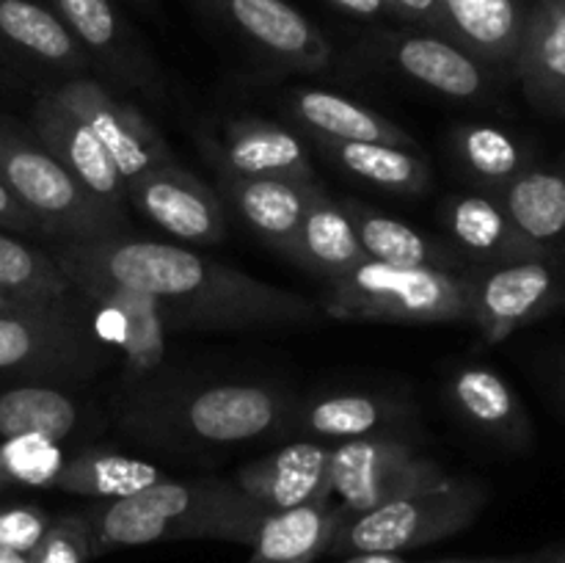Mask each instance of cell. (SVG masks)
Listing matches in <instances>:
<instances>
[{
    "instance_id": "f6af8a7d",
    "label": "cell",
    "mask_w": 565,
    "mask_h": 563,
    "mask_svg": "<svg viewBox=\"0 0 565 563\" xmlns=\"http://www.w3.org/2000/svg\"><path fill=\"white\" fill-rule=\"evenodd\" d=\"M0 563H31V555H25V552L3 550V546H0Z\"/></svg>"
},
{
    "instance_id": "d6986e66",
    "label": "cell",
    "mask_w": 565,
    "mask_h": 563,
    "mask_svg": "<svg viewBox=\"0 0 565 563\" xmlns=\"http://www.w3.org/2000/svg\"><path fill=\"white\" fill-rule=\"evenodd\" d=\"M210 149L221 174L320 182L303 136L265 116H232Z\"/></svg>"
},
{
    "instance_id": "6da1fadb",
    "label": "cell",
    "mask_w": 565,
    "mask_h": 563,
    "mask_svg": "<svg viewBox=\"0 0 565 563\" xmlns=\"http://www.w3.org/2000/svg\"><path fill=\"white\" fill-rule=\"evenodd\" d=\"M70 282L97 279L136 287L160 304L169 331L309 329L326 318L318 301L248 276L171 243L127 232L66 241L53 252Z\"/></svg>"
},
{
    "instance_id": "1f68e13d",
    "label": "cell",
    "mask_w": 565,
    "mask_h": 563,
    "mask_svg": "<svg viewBox=\"0 0 565 563\" xmlns=\"http://www.w3.org/2000/svg\"><path fill=\"white\" fill-rule=\"evenodd\" d=\"M309 141L342 174L392 193V196H423L434 180V171H430L428 160L417 152V147L375 141H329V138H309Z\"/></svg>"
},
{
    "instance_id": "2e32d148",
    "label": "cell",
    "mask_w": 565,
    "mask_h": 563,
    "mask_svg": "<svg viewBox=\"0 0 565 563\" xmlns=\"http://www.w3.org/2000/svg\"><path fill=\"white\" fill-rule=\"evenodd\" d=\"M92 75L86 53L42 0H0V77H50V86Z\"/></svg>"
},
{
    "instance_id": "4316f807",
    "label": "cell",
    "mask_w": 565,
    "mask_h": 563,
    "mask_svg": "<svg viewBox=\"0 0 565 563\" xmlns=\"http://www.w3.org/2000/svg\"><path fill=\"white\" fill-rule=\"evenodd\" d=\"M348 219L353 221L364 254L375 263L395 265V268H436L452 274H469V263L439 235L392 219L379 208H370L359 199H340Z\"/></svg>"
},
{
    "instance_id": "ac0fdd59",
    "label": "cell",
    "mask_w": 565,
    "mask_h": 563,
    "mask_svg": "<svg viewBox=\"0 0 565 563\" xmlns=\"http://www.w3.org/2000/svg\"><path fill=\"white\" fill-rule=\"evenodd\" d=\"M28 130L92 196H97L116 215L127 219V204H130L127 188L110 155L105 152L103 141L50 88H44L33 103Z\"/></svg>"
},
{
    "instance_id": "ab89813d",
    "label": "cell",
    "mask_w": 565,
    "mask_h": 563,
    "mask_svg": "<svg viewBox=\"0 0 565 563\" xmlns=\"http://www.w3.org/2000/svg\"><path fill=\"white\" fill-rule=\"evenodd\" d=\"M326 3L340 11V14L362 22H379L384 17H392L390 0H326Z\"/></svg>"
},
{
    "instance_id": "5bb4252c",
    "label": "cell",
    "mask_w": 565,
    "mask_h": 563,
    "mask_svg": "<svg viewBox=\"0 0 565 563\" xmlns=\"http://www.w3.org/2000/svg\"><path fill=\"white\" fill-rule=\"evenodd\" d=\"M72 287L81 301L97 309L99 340L121 357V384H141L163 370L169 326L152 296L97 279H77Z\"/></svg>"
},
{
    "instance_id": "d590c367",
    "label": "cell",
    "mask_w": 565,
    "mask_h": 563,
    "mask_svg": "<svg viewBox=\"0 0 565 563\" xmlns=\"http://www.w3.org/2000/svg\"><path fill=\"white\" fill-rule=\"evenodd\" d=\"M92 528L86 511L53 517L47 533L31 552V563H92Z\"/></svg>"
},
{
    "instance_id": "3957f363",
    "label": "cell",
    "mask_w": 565,
    "mask_h": 563,
    "mask_svg": "<svg viewBox=\"0 0 565 563\" xmlns=\"http://www.w3.org/2000/svg\"><path fill=\"white\" fill-rule=\"evenodd\" d=\"M265 513V508L237 489L235 480L215 475L160 478L136 495L97 500L86 508L94 557L191 539L252 546Z\"/></svg>"
},
{
    "instance_id": "83f0119b",
    "label": "cell",
    "mask_w": 565,
    "mask_h": 563,
    "mask_svg": "<svg viewBox=\"0 0 565 563\" xmlns=\"http://www.w3.org/2000/svg\"><path fill=\"white\" fill-rule=\"evenodd\" d=\"M287 259L307 274L318 276L320 282L334 279V276L370 259L359 243L345 208H342L340 199L326 191L323 182H318L309 193L307 210H303L296 243H292V252Z\"/></svg>"
},
{
    "instance_id": "f546056e",
    "label": "cell",
    "mask_w": 565,
    "mask_h": 563,
    "mask_svg": "<svg viewBox=\"0 0 565 563\" xmlns=\"http://www.w3.org/2000/svg\"><path fill=\"white\" fill-rule=\"evenodd\" d=\"M97 414L66 386L22 384L0 392V436L3 439H44L61 445L77 439Z\"/></svg>"
},
{
    "instance_id": "7dc6e473",
    "label": "cell",
    "mask_w": 565,
    "mask_h": 563,
    "mask_svg": "<svg viewBox=\"0 0 565 563\" xmlns=\"http://www.w3.org/2000/svg\"><path fill=\"white\" fill-rule=\"evenodd\" d=\"M127 3H132V6H136V9L152 11L154 6H158V0H127Z\"/></svg>"
},
{
    "instance_id": "ee69618b",
    "label": "cell",
    "mask_w": 565,
    "mask_h": 563,
    "mask_svg": "<svg viewBox=\"0 0 565 563\" xmlns=\"http://www.w3.org/2000/svg\"><path fill=\"white\" fill-rule=\"evenodd\" d=\"M530 563H565V546H555V550L530 555Z\"/></svg>"
},
{
    "instance_id": "cb8c5ba5",
    "label": "cell",
    "mask_w": 565,
    "mask_h": 563,
    "mask_svg": "<svg viewBox=\"0 0 565 563\" xmlns=\"http://www.w3.org/2000/svg\"><path fill=\"white\" fill-rule=\"evenodd\" d=\"M285 110L298 125L301 136L329 138V141H375L397 144V147H417L412 132L403 130L397 121L345 94L329 88L298 86L285 97Z\"/></svg>"
},
{
    "instance_id": "b9f144b4",
    "label": "cell",
    "mask_w": 565,
    "mask_h": 563,
    "mask_svg": "<svg viewBox=\"0 0 565 563\" xmlns=\"http://www.w3.org/2000/svg\"><path fill=\"white\" fill-rule=\"evenodd\" d=\"M342 563H412V561L395 555V552H356V555H345V561Z\"/></svg>"
},
{
    "instance_id": "4dcf8cb0",
    "label": "cell",
    "mask_w": 565,
    "mask_h": 563,
    "mask_svg": "<svg viewBox=\"0 0 565 563\" xmlns=\"http://www.w3.org/2000/svg\"><path fill=\"white\" fill-rule=\"evenodd\" d=\"M345 517V508L334 497L265 513L246 563H315L329 555Z\"/></svg>"
},
{
    "instance_id": "d4e9b609",
    "label": "cell",
    "mask_w": 565,
    "mask_h": 563,
    "mask_svg": "<svg viewBox=\"0 0 565 563\" xmlns=\"http://www.w3.org/2000/svg\"><path fill=\"white\" fill-rule=\"evenodd\" d=\"M527 6V0H441V33L497 75H513Z\"/></svg>"
},
{
    "instance_id": "8992f818",
    "label": "cell",
    "mask_w": 565,
    "mask_h": 563,
    "mask_svg": "<svg viewBox=\"0 0 565 563\" xmlns=\"http://www.w3.org/2000/svg\"><path fill=\"white\" fill-rule=\"evenodd\" d=\"M486 502H489V486L483 480L447 475L430 489L412 491L379 508L342 519L329 555H356V552L401 555L417 546H428L472 528Z\"/></svg>"
},
{
    "instance_id": "836d02e7",
    "label": "cell",
    "mask_w": 565,
    "mask_h": 563,
    "mask_svg": "<svg viewBox=\"0 0 565 563\" xmlns=\"http://www.w3.org/2000/svg\"><path fill=\"white\" fill-rule=\"evenodd\" d=\"M166 478L152 461L108 447H81L55 469L47 489L64 495L88 497V500H121Z\"/></svg>"
},
{
    "instance_id": "5b68a950",
    "label": "cell",
    "mask_w": 565,
    "mask_h": 563,
    "mask_svg": "<svg viewBox=\"0 0 565 563\" xmlns=\"http://www.w3.org/2000/svg\"><path fill=\"white\" fill-rule=\"evenodd\" d=\"M0 182L36 219L44 237L66 243L127 232L125 215L92 196L28 127L9 116H0Z\"/></svg>"
},
{
    "instance_id": "f1b7e54d",
    "label": "cell",
    "mask_w": 565,
    "mask_h": 563,
    "mask_svg": "<svg viewBox=\"0 0 565 563\" xmlns=\"http://www.w3.org/2000/svg\"><path fill=\"white\" fill-rule=\"evenodd\" d=\"M500 202L541 254L565 265V149L502 188Z\"/></svg>"
},
{
    "instance_id": "4fadbf2b",
    "label": "cell",
    "mask_w": 565,
    "mask_h": 563,
    "mask_svg": "<svg viewBox=\"0 0 565 563\" xmlns=\"http://www.w3.org/2000/svg\"><path fill=\"white\" fill-rule=\"evenodd\" d=\"M50 92L92 127L114 160L125 188L147 171L177 160L169 141L141 114V108L119 97V92L105 86L97 75L70 77L50 86Z\"/></svg>"
},
{
    "instance_id": "bcb514c9",
    "label": "cell",
    "mask_w": 565,
    "mask_h": 563,
    "mask_svg": "<svg viewBox=\"0 0 565 563\" xmlns=\"http://www.w3.org/2000/svg\"><path fill=\"white\" fill-rule=\"evenodd\" d=\"M11 486V478H9V469H6V461H3V453H0V489H9Z\"/></svg>"
},
{
    "instance_id": "e575fe53",
    "label": "cell",
    "mask_w": 565,
    "mask_h": 563,
    "mask_svg": "<svg viewBox=\"0 0 565 563\" xmlns=\"http://www.w3.org/2000/svg\"><path fill=\"white\" fill-rule=\"evenodd\" d=\"M0 287L42 304H72L77 293L53 254L0 230Z\"/></svg>"
},
{
    "instance_id": "e0dca14e",
    "label": "cell",
    "mask_w": 565,
    "mask_h": 563,
    "mask_svg": "<svg viewBox=\"0 0 565 563\" xmlns=\"http://www.w3.org/2000/svg\"><path fill=\"white\" fill-rule=\"evenodd\" d=\"M127 199L143 219L182 243L213 246L226 237V202L180 160L130 182Z\"/></svg>"
},
{
    "instance_id": "8d00e7d4",
    "label": "cell",
    "mask_w": 565,
    "mask_h": 563,
    "mask_svg": "<svg viewBox=\"0 0 565 563\" xmlns=\"http://www.w3.org/2000/svg\"><path fill=\"white\" fill-rule=\"evenodd\" d=\"M50 522L53 517L36 502H0V546L31 555Z\"/></svg>"
},
{
    "instance_id": "7402d4cb",
    "label": "cell",
    "mask_w": 565,
    "mask_h": 563,
    "mask_svg": "<svg viewBox=\"0 0 565 563\" xmlns=\"http://www.w3.org/2000/svg\"><path fill=\"white\" fill-rule=\"evenodd\" d=\"M445 395L458 419L475 434L508 450H524L533 442V425L522 397L511 381L489 364H463L452 370Z\"/></svg>"
},
{
    "instance_id": "d6a6232c",
    "label": "cell",
    "mask_w": 565,
    "mask_h": 563,
    "mask_svg": "<svg viewBox=\"0 0 565 563\" xmlns=\"http://www.w3.org/2000/svg\"><path fill=\"white\" fill-rule=\"evenodd\" d=\"M450 155L475 191L500 193L539 163L527 138L491 121H467L450 130Z\"/></svg>"
},
{
    "instance_id": "f35d334b",
    "label": "cell",
    "mask_w": 565,
    "mask_h": 563,
    "mask_svg": "<svg viewBox=\"0 0 565 563\" xmlns=\"http://www.w3.org/2000/svg\"><path fill=\"white\" fill-rule=\"evenodd\" d=\"M0 230L14 232V235H42V226L36 224V219L11 196L3 182H0Z\"/></svg>"
},
{
    "instance_id": "74e56055",
    "label": "cell",
    "mask_w": 565,
    "mask_h": 563,
    "mask_svg": "<svg viewBox=\"0 0 565 563\" xmlns=\"http://www.w3.org/2000/svg\"><path fill=\"white\" fill-rule=\"evenodd\" d=\"M390 11L403 25L441 33V0H390Z\"/></svg>"
},
{
    "instance_id": "44dd1931",
    "label": "cell",
    "mask_w": 565,
    "mask_h": 563,
    "mask_svg": "<svg viewBox=\"0 0 565 563\" xmlns=\"http://www.w3.org/2000/svg\"><path fill=\"white\" fill-rule=\"evenodd\" d=\"M439 219L445 226V241L467 259L472 270L511 259L544 257L497 193H452L441 204Z\"/></svg>"
},
{
    "instance_id": "9a60e30c",
    "label": "cell",
    "mask_w": 565,
    "mask_h": 563,
    "mask_svg": "<svg viewBox=\"0 0 565 563\" xmlns=\"http://www.w3.org/2000/svg\"><path fill=\"white\" fill-rule=\"evenodd\" d=\"M419 408L403 392L340 390L298 395L290 436L337 445L364 436H417Z\"/></svg>"
},
{
    "instance_id": "8fae6325",
    "label": "cell",
    "mask_w": 565,
    "mask_h": 563,
    "mask_svg": "<svg viewBox=\"0 0 565 563\" xmlns=\"http://www.w3.org/2000/svg\"><path fill=\"white\" fill-rule=\"evenodd\" d=\"M61 17L97 75L114 92L166 97L163 72L116 0H44Z\"/></svg>"
},
{
    "instance_id": "7a4b0ae2",
    "label": "cell",
    "mask_w": 565,
    "mask_h": 563,
    "mask_svg": "<svg viewBox=\"0 0 565 563\" xmlns=\"http://www.w3.org/2000/svg\"><path fill=\"white\" fill-rule=\"evenodd\" d=\"M298 392L281 381H177L160 370L121 390L114 419L138 447L163 456H196L290 436Z\"/></svg>"
},
{
    "instance_id": "7bdbcfd3",
    "label": "cell",
    "mask_w": 565,
    "mask_h": 563,
    "mask_svg": "<svg viewBox=\"0 0 565 563\" xmlns=\"http://www.w3.org/2000/svg\"><path fill=\"white\" fill-rule=\"evenodd\" d=\"M434 563H530V555H505V557H450V561Z\"/></svg>"
},
{
    "instance_id": "484cf974",
    "label": "cell",
    "mask_w": 565,
    "mask_h": 563,
    "mask_svg": "<svg viewBox=\"0 0 565 563\" xmlns=\"http://www.w3.org/2000/svg\"><path fill=\"white\" fill-rule=\"evenodd\" d=\"M218 174V193L243 224L276 254L290 257L296 243L298 224L307 210L309 193L318 182L265 180V177H232Z\"/></svg>"
},
{
    "instance_id": "52a82bcc",
    "label": "cell",
    "mask_w": 565,
    "mask_h": 563,
    "mask_svg": "<svg viewBox=\"0 0 565 563\" xmlns=\"http://www.w3.org/2000/svg\"><path fill=\"white\" fill-rule=\"evenodd\" d=\"M77 304L0 318V373L28 384L75 386L108 370L116 353L88 329Z\"/></svg>"
},
{
    "instance_id": "60d3db41",
    "label": "cell",
    "mask_w": 565,
    "mask_h": 563,
    "mask_svg": "<svg viewBox=\"0 0 565 563\" xmlns=\"http://www.w3.org/2000/svg\"><path fill=\"white\" fill-rule=\"evenodd\" d=\"M81 301V296H77ZM72 301V304H77ZM53 307H70V304H42V301H31L25 296H17V293L6 290L0 287V318H11V315H33V312H44V309Z\"/></svg>"
},
{
    "instance_id": "277c9868",
    "label": "cell",
    "mask_w": 565,
    "mask_h": 563,
    "mask_svg": "<svg viewBox=\"0 0 565 563\" xmlns=\"http://www.w3.org/2000/svg\"><path fill=\"white\" fill-rule=\"evenodd\" d=\"M318 304L326 318L353 323L472 326V279L452 270L395 268L364 259L326 279Z\"/></svg>"
},
{
    "instance_id": "9c48e42d",
    "label": "cell",
    "mask_w": 565,
    "mask_h": 563,
    "mask_svg": "<svg viewBox=\"0 0 565 563\" xmlns=\"http://www.w3.org/2000/svg\"><path fill=\"white\" fill-rule=\"evenodd\" d=\"M447 475L436 458L417 450V439L364 436L331 445V497L348 517L430 489Z\"/></svg>"
},
{
    "instance_id": "7c38bea8",
    "label": "cell",
    "mask_w": 565,
    "mask_h": 563,
    "mask_svg": "<svg viewBox=\"0 0 565 563\" xmlns=\"http://www.w3.org/2000/svg\"><path fill=\"white\" fill-rule=\"evenodd\" d=\"M472 326L486 346L565 307V265L550 257H524L469 270Z\"/></svg>"
},
{
    "instance_id": "30bf717a",
    "label": "cell",
    "mask_w": 565,
    "mask_h": 563,
    "mask_svg": "<svg viewBox=\"0 0 565 563\" xmlns=\"http://www.w3.org/2000/svg\"><path fill=\"white\" fill-rule=\"evenodd\" d=\"M259 64L281 75L329 70L334 47L303 11L287 0H199Z\"/></svg>"
},
{
    "instance_id": "ffe728a7",
    "label": "cell",
    "mask_w": 565,
    "mask_h": 563,
    "mask_svg": "<svg viewBox=\"0 0 565 563\" xmlns=\"http://www.w3.org/2000/svg\"><path fill=\"white\" fill-rule=\"evenodd\" d=\"M235 486L265 511L309 506L331 497V445L296 439L243 464Z\"/></svg>"
},
{
    "instance_id": "603a6c76",
    "label": "cell",
    "mask_w": 565,
    "mask_h": 563,
    "mask_svg": "<svg viewBox=\"0 0 565 563\" xmlns=\"http://www.w3.org/2000/svg\"><path fill=\"white\" fill-rule=\"evenodd\" d=\"M513 77L535 110L565 119V0H527Z\"/></svg>"
},
{
    "instance_id": "ba28073f",
    "label": "cell",
    "mask_w": 565,
    "mask_h": 563,
    "mask_svg": "<svg viewBox=\"0 0 565 563\" xmlns=\"http://www.w3.org/2000/svg\"><path fill=\"white\" fill-rule=\"evenodd\" d=\"M359 53L367 64L395 72L425 92L461 103L486 99L500 81L494 70L467 53L461 44L425 28H375L362 36Z\"/></svg>"
}]
</instances>
